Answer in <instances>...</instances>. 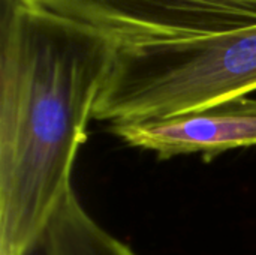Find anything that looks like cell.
Returning <instances> with one entry per match:
<instances>
[{
    "label": "cell",
    "mask_w": 256,
    "mask_h": 255,
    "mask_svg": "<svg viewBox=\"0 0 256 255\" xmlns=\"http://www.w3.org/2000/svg\"><path fill=\"white\" fill-rule=\"evenodd\" d=\"M108 36L3 0L0 255L42 242L70 177L116 51Z\"/></svg>",
    "instance_id": "obj_1"
},
{
    "label": "cell",
    "mask_w": 256,
    "mask_h": 255,
    "mask_svg": "<svg viewBox=\"0 0 256 255\" xmlns=\"http://www.w3.org/2000/svg\"><path fill=\"white\" fill-rule=\"evenodd\" d=\"M256 90V26L116 45L92 119L112 125L202 110Z\"/></svg>",
    "instance_id": "obj_2"
},
{
    "label": "cell",
    "mask_w": 256,
    "mask_h": 255,
    "mask_svg": "<svg viewBox=\"0 0 256 255\" xmlns=\"http://www.w3.org/2000/svg\"><path fill=\"white\" fill-rule=\"evenodd\" d=\"M117 45L190 39L256 26V0H16Z\"/></svg>",
    "instance_id": "obj_3"
},
{
    "label": "cell",
    "mask_w": 256,
    "mask_h": 255,
    "mask_svg": "<svg viewBox=\"0 0 256 255\" xmlns=\"http://www.w3.org/2000/svg\"><path fill=\"white\" fill-rule=\"evenodd\" d=\"M111 132L162 159L196 152L212 156L256 146V99L242 96L178 116L118 123Z\"/></svg>",
    "instance_id": "obj_4"
},
{
    "label": "cell",
    "mask_w": 256,
    "mask_h": 255,
    "mask_svg": "<svg viewBox=\"0 0 256 255\" xmlns=\"http://www.w3.org/2000/svg\"><path fill=\"white\" fill-rule=\"evenodd\" d=\"M40 243L45 255H135L90 218L74 189L57 204Z\"/></svg>",
    "instance_id": "obj_5"
}]
</instances>
